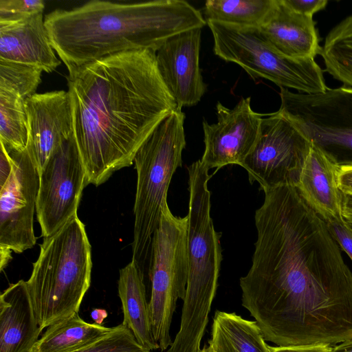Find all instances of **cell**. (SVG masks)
<instances>
[{
    "mask_svg": "<svg viewBox=\"0 0 352 352\" xmlns=\"http://www.w3.org/2000/svg\"><path fill=\"white\" fill-rule=\"evenodd\" d=\"M67 82L72 136L86 186H99L131 166L143 143L177 108L151 50L100 58L68 76Z\"/></svg>",
    "mask_w": 352,
    "mask_h": 352,
    "instance_id": "obj_1",
    "label": "cell"
},
{
    "mask_svg": "<svg viewBox=\"0 0 352 352\" xmlns=\"http://www.w3.org/2000/svg\"><path fill=\"white\" fill-rule=\"evenodd\" d=\"M45 24L54 50L72 76L113 54L157 52L170 37L207 23L199 10L183 0H93L70 10H54L45 15Z\"/></svg>",
    "mask_w": 352,
    "mask_h": 352,
    "instance_id": "obj_2",
    "label": "cell"
},
{
    "mask_svg": "<svg viewBox=\"0 0 352 352\" xmlns=\"http://www.w3.org/2000/svg\"><path fill=\"white\" fill-rule=\"evenodd\" d=\"M208 171L201 160L188 167V275L180 328L167 352H199L217 289L221 234L215 230L210 215Z\"/></svg>",
    "mask_w": 352,
    "mask_h": 352,
    "instance_id": "obj_3",
    "label": "cell"
},
{
    "mask_svg": "<svg viewBox=\"0 0 352 352\" xmlns=\"http://www.w3.org/2000/svg\"><path fill=\"white\" fill-rule=\"evenodd\" d=\"M91 268V245L78 215L43 238L25 281L42 329L78 313L90 286Z\"/></svg>",
    "mask_w": 352,
    "mask_h": 352,
    "instance_id": "obj_4",
    "label": "cell"
},
{
    "mask_svg": "<svg viewBox=\"0 0 352 352\" xmlns=\"http://www.w3.org/2000/svg\"><path fill=\"white\" fill-rule=\"evenodd\" d=\"M185 114L178 107L153 131L138 151L133 162L137 186L132 261L144 274L151 265L153 239L173 174L182 166L186 146Z\"/></svg>",
    "mask_w": 352,
    "mask_h": 352,
    "instance_id": "obj_5",
    "label": "cell"
},
{
    "mask_svg": "<svg viewBox=\"0 0 352 352\" xmlns=\"http://www.w3.org/2000/svg\"><path fill=\"white\" fill-rule=\"evenodd\" d=\"M214 54L241 67L252 78L267 79L279 87L316 94L327 89L315 58H292L278 52L258 27L206 21Z\"/></svg>",
    "mask_w": 352,
    "mask_h": 352,
    "instance_id": "obj_6",
    "label": "cell"
},
{
    "mask_svg": "<svg viewBox=\"0 0 352 352\" xmlns=\"http://www.w3.org/2000/svg\"><path fill=\"white\" fill-rule=\"evenodd\" d=\"M188 217L175 216L168 204L155 232L148 275L152 332L162 351L173 343L170 327L178 298L184 300L188 275Z\"/></svg>",
    "mask_w": 352,
    "mask_h": 352,
    "instance_id": "obj_7",
    "label": "cell"
},
{
    "mask_svg": "<svg viewBox=\"0 0 352 352\" xmlns=\"http://www.w3.org/2000/svg\"><path fill=\"white\" fill-rule=\"evenodd\" d=\"M280 88L278 111L340 164L352 162V88H328L316 94Z\"/></svg>",
    "mask_w": 352,
    "mask_h": 352,
    "instance_id": "obj_8",
    "label": "cell"
},
{
    "mask_svg": "<svg viewBox=\"0 0 352 352\" xmlns=\"http://www.w3.org/2000/svg\"><path fill=\"white\" fill-rule=\"evenodd\" d=\"M311 142L278 111L263 118L257 140L242 167L262 190L296 186Z\"/></svg>",
    "mask_w": 352,
    "mask_h": 352,
    "instance_id": "obj_9",
    "label": "cell"
},
{
    "mask_svg": "<svg viewBox=\"0 0 352 352\" xmlns=\"http://www.w3.org/2000/svg\"><path fill=\"white\" fill-rule=\"evenodd\" d=\"M6 151L12 170L0 188V255L3 266L11 261L12 252L20 254L36 244L34 214L39 187V172L28 150Z\"/></svg>",
    "mask_w": 352,
    "mask_h": 352,
    "instance_id": "obj_10",
    "label": "cell"
},
{
    "mask_svg": "<svg viewBox=\"0 0 352 352\" xmlns=\"http://www.w3.org/2000/svg\"><path fill=\"white\" fill-rule=\"evenodd\" d=\"M86 173L73 136L52 153L39 172L36 217L43 238L76 217Z\"/></svg>",
    "mask_w": 352,
    "mask_h": 352,
    "instance_id": "obj_11",
    "label": "cell"
},
{
    "mask_svg": "<svg viewBox=\"0 0 352 352\" xmlns=\"http://www.w3.org/2000/svg\"><path fill=\"white\" fill-rule=\"evenodd\" d=\"M216 110V123L202 122L205 148L201 161L208 170L241 166L257 140L263 115L252 110L250 97L242 98L232 109L218 102Z\"/></svg>",
    "mask_w": 352,
    "mask_h": 352,
    "instance_id": "obj_12",
    "label": "cell"
},
{
    "mask_svg": "<svg viewBox=\"0 0 352 352\" xmlns=\"http://www.w3.org/2000/svg\"><path fill=\"white\" fill-rule=\"evenodd\" d=\"M201 28L176 34L156 52L157 69L178 107L196 105L206 91L199 67Z\"/></svg>",
    "mask_w": 352,
    "mask_h": 352,
    "instance_id": "obj_13",
    "label": "cell"
},
{
    "mask_svg": "<svg viewBox=\"0 0 352 352\" xmlns=\"http://www.w3.org/2000/svg\"><path fill=\"white\" fill-rule=\"evenodd\" d=\"M28 124L26 149L40 172L52 153L72 136L68 91L34 94L25 100Z\"/></svg>",
    "mask_w": 352,
    "mask_h": 352,
    "instance_id": "obj_14",
    "label": "cell"
},
{
    "mask_svg": "<svg viewBox=\"0 0 352 352\" xmlns=\"http://www.w3.org/2000/svg\"><path fill=\"white\" fill-rule=\"evenodd\" d=\"M54 51L43 12L16 21H0V60L50 73L61 63Z\"/></svg>",
    "mask_w": 352,
    "mask_h": 352,
    "instance_id": "obj_15",
    "label": "cell"
},
{
    "mask_svg": "<svg viewBox=\"0 0 352 352\" xmlns=\"http://www.w3.org/2000/svg\"><path fill=\"white\" fill-rule=\"evenodd\" d=\"M340 164L311 142L296 184L305 201L326 222H344L342 192L338 185Z\"/></svg>",
    "mask_w": 352,
    "mask_h": 352,
    "instance_id": "obj_16",
    "label": "cell"
},
{
    "mask_svg": "<svg viewBox=\"0 0 352 352\" xmlns=\"http://www.w3.org/2000/svg\"><path fill=\"white\" fill-rule=\"evenodd\" d=\"M259 28L274 47L287 57L315 58L321 52L313 16L294 11L284 0H275Z\"/></svg>",
    "mask_w": 352,
    "mask_h": 352,
    "instance_id": "obj_17",
    "label": "cell"
},
{
    "mask_svg": "<svg viewBox=\"0 0 352 352\" xmlns=\"http://www.w3.org/2000/svg\"><path fill=\"white\" fill-rule=\"evenodd\" d=\"M42 330L25 281L10 285L0 296V352H29Z\"/></svg>",
    "mask_w": 352,
    "mask_h": 352,
    "instance_id": "obj_18",
    "label": "cell"
},
{
    "mask_svg": "<svg viewBox=\"0 0 352 352\" xmlns=\"http://www.w3.org/2000/svg\"><path fill=\"white\" fill-rule=\"evenodd\" d=\"M144 278V274L131 261L120 270L118 295L124 315L122 324L132 331L140 345L152 351L160 346L152 332Z\"/></svg>",
    "mask_w": 352,
    "mask_h": 352,
    "instance_id": "obj_19",
    "label": "cell"
},
{
    "mask_svg": "<svg viewBox=\"0 0 352 352\" xmlns=\"http://www.w3.org/2000/svg\"><path fill=\"white\" fill-rule=\"evenodd\" d=\"M208 343L214 352H269L256 321L221 311L215 312Z\"/></svg>",
    "mask_w": 352,
    "mask_h": 352,
    "instance_id": "obj_20",
    "label": "cell"
},
{
    "mask_svg": "<svg viewBox=\"0 0 352 352\" xmlns=\"http://www.w3.org/2000/svg\"><path fill=\"white\" fill-rule=\"evenodd\" d=\"M112 329L88 323L76 313L48 327L29 352H75L96 342Z\"/></svg>",
    "mask_w": 352,
    "mask_h": 352,
    "instance_id": "obj_21",
    "label": "cell"
},
{
    "mask_svg": "<svg viewBox=\"0 0 352 352\" xmlns=\"http://www.w3.org/2000/svg\"><path fill=\"white\" fill-rule=\"evenodd\" d=\"M274 2L275 0H208L203 12L206 21L259 28Z\"/></svg>",
    "mask_w": 352,
    "mask_h": 352,
    "instance_id": "obj_22",
    "label": "cell"
},
{
    "mask_svg": "<svg viewBox=\"0 0 352 352\" xmlns=\"http://www.w3.org/2000/svg\"><path fill=\"white\" fill-rule=\"evenodd\" d=\"M27 142L25 100L14 91L0 89V143L7 150L23 151Z\"/></svg>",
    "mask_w": 352,
    "mask_h": 352,
    "instance_id": "obj_23",
    "label": "cell"
},
{
    "mask_svg": "<svg viewBox=\"0 0 352 352\" xmlns=\"http://www.w3.org/2000/svg\"><path fill=\"white\" fill-rule=\"evenodd\" d=\"M42 69L0 60V89L14 91L24 100L36 94Z\"/></svg>",
    "mask_w": 352,
    "mask_h": 352,
    "instance_id": "obj_24",
    "label": "cell"
},
{
    "mask_svg": "<svg viewBox=\"0 0 352 352\" xmlns=\"http://www.w3.org/2000/svg\"><path fill=\"white\" fill-rule=\"evenodd\" d=\"M75 352H151L143 347L132 331L123 324L113 327L106 336Z\"/></svg>",
    "mask_w": 352,
    "mask_h": 352,
    "instance_id": "obj_25",
    "label": "cell"
},
{
    "mask_svg": "<svg viewBox=\"0 0 352 352\" xmlns=\"http://www.w3.org/2000/svg\"><path fill=\"white\" fill-rule=\"evenodd\" d=\"M42 0H0V21H16L43 12Z\"/></svg>",
    "mask_w": 352,
    "mask_h": 352,
    "instance_id": "obj_26",
    "label": "cell"
},
{
    "mask_svg": "<svg viewBox=\"0 0 352 352\" xmlns=\"http://www.w3.org/2000/svg\"><path fill=\"white\" fill-rule=\"evenodd\" d=\"M327 226L340 247L352 261V231L344 222L329 221Z\"/></svg>",
    "mask_w": 352,
    "mask_h": 352,
    "instance_id": "obj_27",
    "label": "cell"
},
{
    "mask_svg": "<svg viewBox=\"0 0 352 352\" xmlns=\"http://www.w3.org/2000/svg\"><path fill=\"white\" fill-rule=\"evenodd\" d=\"M287 6H289L294 11L310 16L322 10H323L327 3V0H284Z\"/></svg>",
    "mask_w": 352,
    "mask_h": 352,
    "instance_id": "obj_28",
    "label": "cell"
},
{
    "mask_svg": "<svg viewBox=\"0 0 352 352\" xmlns=\"http://www.w3.org/2000/svg\"><path fill=\"white\" fill-rule=\"evenodd\" d=\"M337 180L342 193L352 195V162L340 164Z\"/></svg>",
    "mask_w": 352,
    "mask_h": 352,
    "instance_id": "obj_29",
    "label": "cell"
},
{
    "mask_svg": "<svg viewBox=\"0 0 352 352\" xmlns=\"http://www.w3.org/2000/svg\"><path fill=\"white\" fill-rule=\"evenodd\" d=\"M332 349V346L327 344L287 346L268 345L269 352H331Z\"/></svg>",
    "mask_w": 352,
    "mask_h": 352,
    "instance_id": "obj_30",
    "label": "cell"
},
{
    "mask_svg": "<svg viewBox=\"0 0 352 352\" xmlns=\"http://www.w3.org/2000/svg\"><path fill=\"white\" fill-rule=\"evenodd\" d=\"M1 144L0 151V188L2 187L8 179L12 170V164L8 153L3 144Z\"/></svg>",
    "mask_w": 352,
    "mask_h": 352,
    "instance_id": "obj_31",
    "label": "cell"
},
{
    "mask_svg": "<svg viewBox=\"0 0 352 352\" xmlns=\"http://www.w3.org/2000/svg\"><path fill=\"white\" fill-rule=\"evenodd\" d=\"M342 217L352 231V195L342 193Z\"/></svg>",
    "mask_w": 352,
    "mask_h": 352,
    "instance_id": "obj_32",
    "label": "cell"
},
{
    "mask_svg": "<svg viewBox=\"0 0 352 352\" xmlns=\"http://www.w3.org/2000/svg\"><path fill=\"white\" fill-rule=\"evenodd\" d=\"M91 316L94 320V323L102 324L107 316V312L106 310L102 309H95L91 311Z\"/></svg>",
    "mask_w": 352,
    "mask_h": 352,
    "instance_id": "obj_33",
    "label": "cell"
},
{
    "mask_svg": "<svg viewBox=\"0 0 352 352\" xmlns=\"http://www.w3.org/2000/svg\"><path fill=\"white\" fill-rule=\"evenodd\" d=\"M331 352H352V340L341 342L333 347Z\"/></svg>",
    "mask_w": 352,
    "mask_h": 352,
    "instance_id": "obj_34",
    "label": "cell"
},
{
    "mask_svg": "<svg viewBox=\"0 0 352 352\" xmlns=\"http://www.w3.org/2000/svg\"><path fill=\"white\" fill-rule=\"evenodd\" d=\"M199 352H214L212 346L208 343V345L205 344Z\"/></svg>",
    "mask_w": 352,
    "mask_h": 352,
    "instance_id": "obj_35",
    "label": "cell"
}]
</instances>
